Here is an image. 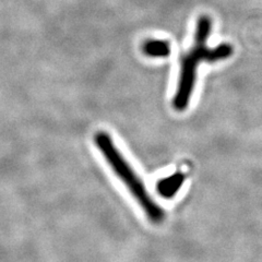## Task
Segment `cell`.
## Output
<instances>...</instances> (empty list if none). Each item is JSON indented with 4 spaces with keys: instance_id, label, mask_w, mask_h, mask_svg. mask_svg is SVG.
Segmentation results:
<instances>
[{
    "instance_id": "2",
    "label": "cell",
    "mask_w": 262,
    "mask_h": 262,
    "mask_svg": "<svg viewBox=\"0 0 262 262\" xmlns=\"http://www.w3.org/2000/svg\"><path fill=\"white\" fill-rule=\"evenodd\" d=\"M94 142L115 174L124 183L137 202L140 204L147 219L155 224L162 223L165 219V213L147 192L142 179L138 176L133 166L119 152L112 137L107 133L100 131L94 136Z\"/></svg>"
},
{
    "instance_id": "3",
    "label": "cell",
    "mask_w": 262,
    "mask_h": 262,
    "mask_svg": "<svg viewBox=\"0 0 262 262\" xmlns=\"http://www.w3.org/2000/svg\"><path fill=\"white\" fill-rule=\"evenodd\" d=\"M142 52L144 55L153 58H163L170 55V45L166 40L149 39L143 44Z\"/></svg>"
},
{
    "instance_id": "1",
    "label": "cell",
    "mask_w": 262,
    "mask_h": 262,
    "mask_svg": "<svg viewBox=\"0 0 262 262\" xmlns=\"http://www.w3.org/2000/svg\"><path fill=\"white\" fill-rule=\"evenodd\" d=\"M211 31V19L208 15H201L196 22L193 45L189 51L183 54L180 58L179 81L173 100L174 108L178 112L185 111L189 105L194 89L198 66L203 61L213 63L225 60L234 53L233 46L228 43H222L214 48L208 47L207 40Z\"/></svg>"
}]
</instances>
